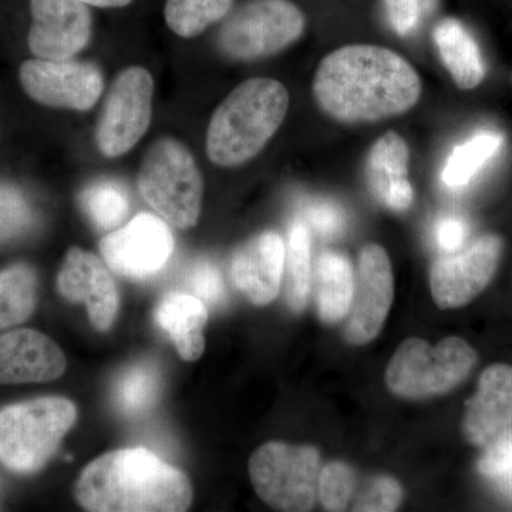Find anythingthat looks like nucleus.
<instances>
[{
	"instance_id": "f8f14e48",
	"label": "nucleus",
	"mask_w": 512,
	"mask_h": 512,
	"mask_svg": "<svg viewBox=\"0 0 512 512\" xmlns=\"http://www.w3.org/2000/svg\"><path fill=\"white\" fill-rule=\"evenodd\" d=\"M104 262L114 274L141 281L164 268L174 251V237L163 218L138 214L100 241Z\"/></svg>"
},
{
	"instance_id": "2f4dec72",
	"label": "nucleus",
	"mask_w": 512,
	"mask_h": 512,
	"mask_svg": "<svg viewBox=\"0 0 512 512\" xmlns=\"http://www.w3.org/2000/svg\"><path fill=\"white\" fill-rule=\"evenodd\" d=\"M485 447L487 450L477 466L481 476L495 480H512V427L503 431Z\"/></svg>"
},
{
	"instance_id": "473e14b6",
	"label": "nucleus",
	"mask_w": 512,
	"mask_h": 512,
	"mask_svg": "<svg viewBox=\"0 0 512 512\" xmlns=\"http://www.w3.org/2000/svg\"><path fill=\"white\" fill-rule=\"evenodd\" d=\"M191 295L197 296L205 305L215 306L224 301L225 286L220 269L210 261H200L187 276Z\"/></svg>"
},
{
	"instance_id": "4468645a",
	"label": "nucleus",
	"mask_w": 512,
	"mask_h": 512,
	"mask_svg": "<svg viewBox=\"0 0 512 512\" xmlns=\"http://www.w3.org/2000/svg\"><path fill=\"white\" fill-rule=\"evenodd\" d=\"M28 46L37 59L69 60L89 45L92 8L83 0H29Z\"/></svg>"
},
{
	"instance_id": "7c9ffc66",
	"label": "nucleus",
	"mask_w": 512,
	"mask_h": 512,
	"mask_svg": "<svg viewBox=\"0 0 512 512\" xmlns=\"http://www.w3.org/2000/svg\"><path fill=\"white\" fill-rule=\"evenodd\" d=\"M403 488L392 477L379 476L367 481L353 503V511L392 512L399 510Z\"/></svg>"
},
{
	"instance_id": "f03ea898",
	"label": "nucleus",
	"mask_w": 512,
	"mask_h": 512,
	"mask_svg": "<svg viewBox=\"0 0 512 512\" xmlns=\"http://www.w3.org/2000/svg\"><path fill=\"white\" fill-rule=\"evenodd\" d=\"M74 495L92 512H181L192 503L185 473L143 447L110 451L87 464Z\"/></svg>"
},
{
	"instance_id": "a878e982",
	"label": "nucleus",
	"mask_w": 512,
	"mask_h": 512,
	"mask_svg": "<svg viewBox=\"0 0 512 512\" xmlns=\"http://www.w3.org/2000/svg\"><path fill=\"white\" fill-rule=\"evenodd\" d=\"M504 137L498 131H478L463 144L454 148L443 170L447 187H466L471 180L501 150Z\"/></svg>"
},
{
	"instance_id": "dca6fc26",
	"label": "nucleus",
	"mask_w": 512,
	"mask_h": 512,
	"mask_svg": "<svg viewBox=\"0 0 512 512\" xmlns=\"http://www.w3.org/2000/svg\"><path fill=\"white\" fill-rule=\"evenodd\" d=\"M286 245L278 232L248 239L234 252L229 265L232 284L249 302L265 306L281 291Z\"/></svg>"
},
{
	"instance_id": "6e6552de",
	"label": "nucleus",
	"mask_w": 512,
	"mask_h": 512,
	"mask_svg": "<svg viewBox=\"0 0 512 512\" xmlns=\"http://www.w3.org/2000/svg\"><path fill=\"white\" fill-rule=\"evenodd\" d=\"M319 476L320 454L312 446L269 441L249 460L256 494L278 511H311L318 500Z\"/></svg>"
},
{
	"instance_id": "1a4fd4ad",
	"label": "nucleus",
	"mask_w": 512,
	"mask_h": 512,
	"mask_svg": "<svg viewBox=\"0 0 512 512\" xmlns=\"http://www.w3.org/2000/svg\"><path fill=\"white\" fill-rule=\"evenodd\" d=\"M154 79L147 69L121 70L104 101L96 128L100 153L109 158L127 154L147 133L153 116Z\"/></svg>"
},
{
	"instance_id": "393cba45",
	"label": "nucleus",
	"mask_w": 512,
	"mask_h": 512,
	"mask_svg": "<svg viewBox=\"0 0 512 512\" xmlns=\"http://www.w3.org/2000/svg\"><path fill=\"white\" fill-rule=\"evenodd\" d=\"M311 235L303 222L293 224L285 251L286 302L293 312H302L312 289Z\"/></svg>"
},
{
	"instance_id": "9b49d317",
	"label": "nucleus",
	"mask_w": 512,
	"mask_h": 512,
	"mask_svg": "<svg viewBox=\"0 0 512 512\" xmlns=\"http://www.w3.org/2000/svg\"><path fill=\"white\" fill-rule=\"evenodd\" d=\"M19 79L30 99L52 109H93L104 90L103 73L96 64L72 59L26 60Z\"/></svg>"
},
{
	"instance_id": "6ab92c4d",
	"label": "nucleus",
	"mask_w": 512,
	"mask_h": 512,
	"mask_svg": "<svg viewBox=\"0 0 512 512\" xmlns=\"http://www.w3.org/2000/svg\"><path fill=\"white\" fill-rule=\"evenodd\" d=\"M410 148L396 131H387L367 151V187L380 204L393 212L412 207L413 185L409 180Z\"/></svg>"
},
{
	"instance_id": "aec40b11",
	"label": "nucleus",
	"mask_w": 512,
	"mask_h": 512,
	"mask_svg": "<svg viewBox=\"0 0 512 512\" xmlns=\"http://www.w3.org/2000/svg\"><path fill=\"white\" fill-rule=\"evenodd\" d=\"M154 320L174 343L181 359H200L205 350L204 328L208 320L207 305L201 299L191 293H167L158 302Z\"/></svg>"
},
{
	"instance_id": "f704fd0d",
	"label": "nucleus",
	"mask_w": 512,
	"mask_h": 512,
	"mask_svg": "<svg viewBox=\"0 0 512 512\" xmlns=\"http://www.w3.org/2000/svg\"><path fill=\"white\" fill-rule=\"evenodd\" d=\"M306 215H308V221L311 222L312 227L325 237H336L342 232L343 225H345L343 212L332 202H313L309 210L306 211Z\"/></svg>"
},
{
	"instance_id": "f257e3e1",
	"label": "nucleus",
	"mask_w": 512,
	"mask_h": 512,
	"mask_svg": "<svg viewBox=\"0 0 512 512\" xmlns=\"http://www.w3.org/2000/svg\"><path fill=\"white\" fill-rule=\"evenodd\" d=\"M423 84L409 60L389 47L348 45L323 57L313 99L329 119L346 126L402 116L419 103Z\"/></svg>"
},
{
	"instance_id": "7ed1b4c3",
	"label": "nucleus",
	"mask_w": 512,
	"mask_h": 512,
	"mask_svg": "<svg viewBox=\"0 0 512 512\" xmlns=\"http://www.w3.org/2000/svg\"><path fill=\"white\" fill-rule=\"evenodd\" d=\"M289 103L288 89L279 80L254 77L235 87L208 126L211 163L235 168L254 160L284 124Z\"/></svg>"
},
{
	"instance_id": "f3484780",
	"label": "nucleus",
	"mask_w": 512,
	"mask_h": 512,
	"mask_svg": "<svg viewBox=\"0 0 512 512\" xmlns=\"http://www.w3.org/2000/svg\"><path fill=\"white\" fill-rule=\"evenodd\" d=\"M66 366L62 349L37 330L16 329L0 335V386L52 382Z\"/></svg>"
},
{
	"instance_id": "72a5a7b5",
	"label": "nucleus",
	"mask_w": 512,
	"mask_h": 512,
	"mask_svg": "<svg viewBox=\"0 0 512 512\" xmlns=\"http://www.w3.org/2000/svg\"><path fill=\"white\" fill-rule=\"evenodd\" d=\"M29 221V211L25 201L13 190H3L0 194V235L8 237L25 227Z\"/></svg>"
},
{
	"instance_id": "c85d7f7f",
	"label": "nucleus",
	"mask_w": 512,
	"mask_h": 512,
	"mask_svg": "<svg viewBox=\"0 0 512 512\" xmlns=\"http://www.w3.org/2000/svg\"><path fill=\"white\" fill-rule=\"evenodd\" d=\"M356 490V473L349 464L333 461L320 470L318 495L326 511H345Z\"/></svg>"
},
{
	"instance_id": "423d86ee",
	"label": "nucleus",
	"mask_w": 512,
	"mask_h": 512,
	"mask_svg": "<svg viewBox=\"0 0 512 512\" xmlns=\"http://www.w3.org/2000/svg\"><path fill=\"white\" fill-rule=\"evenodd\" d=\"M477 352L466 340L450 336L431 346L409 338L397 348L386 370L390 392L403 399H429L460 386L477 365Z\"/></svg>"
},
{
	"instance_id": "ddd939ff",
	"label": "nucleus",
	"mask_w": 512,
	"mask_h": 512,
	"mask_svg": "<svg viewBox=\"0 0 512 512\" xmlns=\"http://www.w3.org/2000/svg\"><path fill=\"white\" fill-rule=\"evenodd\" d=\"M394 296L392 262L386 249L367 244L357 261L355 289L346 316L345 339L350 345L372 342L383 329Z\"/></svg>"
},
{
	"instance_id": "0eeeda50",
	"label": "nucleus",
	"mask_w": 512,
	"mask_h": 512,
	"mask_svg": "<svg viewBox=\"0 0 512 512\" xmlns=\"http://www.w3.org/2000/svg\"><path fill=\"white\" fill-rule=\"evenodd\" d=\"M305 29V13L292 0H247L224 19L218 49L228 59L254 62L284 52Z\"/></svg>"
},
{
	"instance_id": "b1692460",
	"label": "nucleus",
	"mask_w": 512,
	"mask_h": 512,
	"mask_svg": "<svg viewBox=\"0 0 512 512\" xmlns=\"http://www.w3.org/2000/svg\"><path fill=\"white\" fill-rule=\"evenodd\" d=\"M160 370L151 363L141 362L127 367L113 387L116 409L126 417H141L150 412L160 399Z\"/></svg>"
},
{
	"instance_id": "9d476101",
	"label": "nucleus",
	"mask_w": 512,
	"mask_h": 512,
	"mask_svg": "<svg viewBox=\"0 0 512 512\" xmlns=\"http://www.w3.org/2000/svg\"><path fill=\"white\" fill-rule=\"evenodd\" d=\"M504 242L485 234L466 248L434 259L430 268V289L440 309H457L476 299L493 281Z\"/></svg>"
},
{
	"instance_id": "20e7f679",
	"label": "nucleus",
	"mask_w": 512,
	"mask_h": 512,
	"mask_svg": "<svg viewBox=\"0 0 512 512\" xmlns=\"http://www.w3.org/2000/svg\"><path fill=\"white\" fill-rule=\"evenodd\" d=\"M77 420L64 397H39L0 409V464L13 473L33 474L52 460Z\"/></svg>"
},
{
	"instance_id": "bb28decb",
	"label": "nucleus",
	"mask_w": 512,
	"mask_h": 512,
	"mask_svg": "<svg viewBox=\"0 0 512 512\" xmlns=\"http://www.w3.org/2000/svg\"><path fill=\"white\" fill-rule=\"evenodd\" d=\"M235 0H165L164 19L175 35L192 39L227 18Z\"/></svg>"
},
{
	"instance_id": "cd10ccee",
	"label": "nucleus",
	"mask_w": 512,
	"mask_h": 512,
	"mask_svg": "<svg viewBox=\"0 0 512 512\" xmlns=\"http://www.w3.org/2000/svg\"><path fill=\"white\" fill-rule=\"evenodd\" d=\"M79 204L94 227L104 232L119 228L130 211L126 188L114 181H99L84 188Z\"/></svg>"
},
{
	"instance_id": "39448f33",
	"label": "nucleus",
	"mask_w": 512,
	"mask_h": 512,
	"mask_svg": "<svg viewBox=\"0 0 512 512\" xmlns=\"http://www.w3.org/2000/svg\"><path fill=\"white\" fill-rule=\"evenodd\" d=\"M137 187L167 224L178 229L198 224L204 181L197 161L180 141L163 137L151 144L138 170Z\"/></svg>"
},
{
	"instance_id": "c9c22d12",
	"label": "nucleus",
	"mask_w": 512,
	"mask_h": 512,
	"mask_svg": "<svg viewBox=\"0 0 512 512\" xmlns=\"http://www.w3.org/2000/svg\"><path fill=\"white\" fill-rule=\"evenodd\" d=\"M436 237L439 247L444 252L458 251L463 248L464 241H466V222L458 220V218H444L437 227Z\"/></svg>"
},
{
	"instance_id": "e433bc0d",
	"label": "nucleus",
	"mask_w": 512,
	"mask_h": 512,
	"mask_svg": "<svg viewBox=\"0 0 512 512\" xmlns=\"http://www.w3.org/2000/svg\"><path fill=\"white\" fill-rule=\"evenodd\" d=\"M90 8L121 9L131 5L134 0H83Z\"/></svg>"
},
{
	"instance_id": "a211bd4d",
	"label": "nucleus",
	"mask_w": 512,
	"mask_h": 512,
	"mask_svg": "<svg viewBox=\"0 0 512 512\" xmlns=\"http://www.w3.org/2000/svg\"><path fill=\"white\" fill-rule=\"evenodd\" d=\"M512 427V367L493 365L484 370L477 392L466 402L463 434L468 443L485 447Z\"/></svg>"
},
{
	"instance_id": "412c9836",
	"label": "nucleus",
	"mask_w": 512,
	"mask_h": 512,
	"mask_svg": "<svg viewBox=\"0 0 512 512\" xmlns=\"http://www.w3.org/2000/svg\"><path fill=\"white\" fill-rule=\"evenodd\" d=\"M441 63L460 90H474L484 82L485 63L477 40L461 20L444 18L433 32Z\"/></svg>"
},
{
	"instance_id": "4be33fe9",
	"label": "nucleus",
	"mask_w": 512,
	"mask_h": 512,
	"mask_svg": "<svg viewBox=\"0 0 512 512\" xmlns=\"http://www.w3.org/2000/svg\"><path fill=\"white\" fill-rule=\"evenodd\" d=\"M312 281L319 318L325 323H338L345 319L355 289V276L349 259L336 252H323L316 259Z\"/></svg>"
},
{
	"instance_id": "5701e85b",
	"label": "nucleus",
	"mask_w": 512,
	"mask_h": 512,
	"mask_svg": "<svg viewBox=\"0 0 512 512\" xmlns=\"http://www.w3.org/2000/svg\"><path fill=\"white\" fill-rule=\"evenodd\" d=\"M39 279L35 268L15 264L0 271V330L20 325L36 309Z\"/></svg>"
},
{
	"instance_id": "c756f323",
	"label": "nucleus",
	"mask_w": 512,
	"mask_h": 512,
	"mask_svg": "<svg viewBox=\"0 0 512 512\" xmlns=\"http://www.w3.org/2000/svg\"><path fill=\"white\" fill-rule=\"evenodd\" d=\"M440 5L441 0H383L387 23L402 37L413 36L436 15Z\"/></svg>"
},
{
	"instance_id": "2eb2a0df",
	"label": "nucleus",
	"mask_w": 512,
	"mask_h": 512,
	"mask_svg": "<svg viewBox=\"0 0 512 512\" xmlns=\"http://www.w3.org/2000/svg\"><path fill=\"white\" fill-rule=\"evenodd\" d=\"M57 292L66 301L84 303L94 329L107 332L113 326L120 298L104 259L82 248H70L57 275Z\"/></svg>"
}]
</instances>
